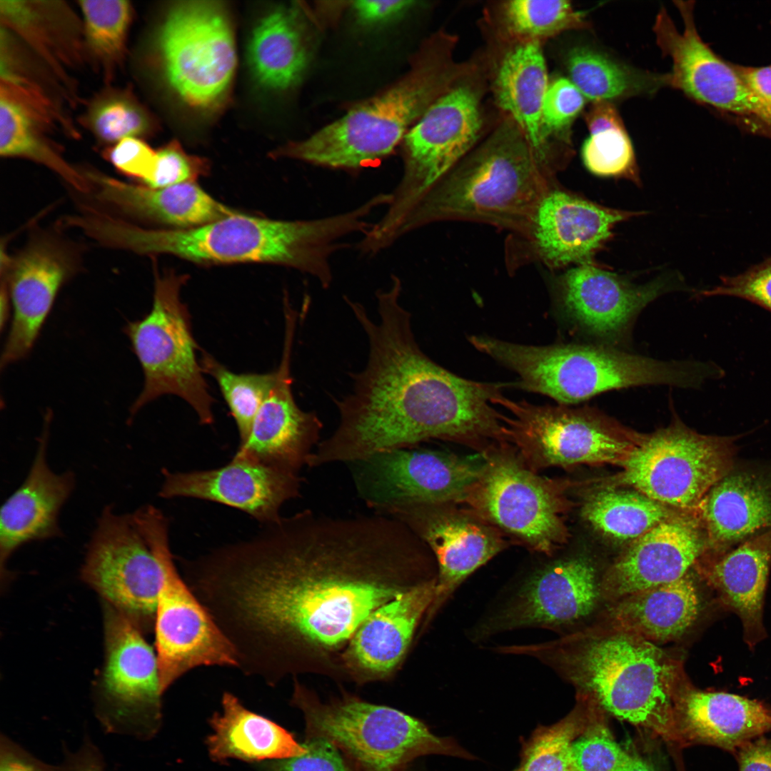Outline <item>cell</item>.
Listing matches in <instances>:
<instances>
[{
    "mask_svg": "<svg viewBox=\"0 0 771 771\" xmlns=\"http://www.w3.org/2000/svg\"><path fill=\"white\" fill-rule=\"evenodd\" d=\"M99 199L139 219L177 228L200 226L238 213L205 192L195 182L153 188L87 171Z\"/></svg>",
    "mask_w": 771,
    "mask_h": 771,
    "instance_id": "4dcf8cb0",
    "label": "cell"
},
{
    "mask_svg": "<svg viewBox=\"0 0 771 771\" xmlns=\"http://www.w3.org/2000/svg\"><path fill=\"white\" fill-rule=\"evenodd\" d=\"M86 61L111 84L124 68L133 19L126 0L78 1Z\"/></svg>",
    "mask_w": 771,
    "mask_h": 771,
    "instance_id": "74e56055",
    "label": "cell"
},
{
    "mask_svg": "<svg viewBox=\"0 0 771 771\" xmlns=\"http://www.w3.org/2000/svg\"><path fill=\"white\" fill-rule=\"evenodd\" d=\"M403 771H405V770H403Z\"/></svg>",
    "mask_w": 771,
    "mask_h": 771,
    "instance_id": "94428289",
    "label": "cell"
},
{
    "mask_svg": "<svg viewBox=\"0 0 771 771\" xmlns=\"http://www.w3.org/2000/svg\"><path fill=\"white\" fill-rule=\"evenodd\" d=\"M159 495L193 498L223 504L262 524L278 520L284 503L298 497L302 478L247 458L234 455L226 465L188 472L162 470Z\"/></svg>",
    "mask_w": 771,
    "mask_h": 771,
    "instance_id": "603a6c76",
    "label": "cell"
},
{
    "mask_svg": "<svg viewBox=\"0 0 771 771\" xmlns=\"http://www.w3.org/2000/svg\"><path fill=\"white\" fill-rule=\"evenodd\" d=\"M565 64L570 80L593 102L650 94L665 85V75L634 69L587 46L568 50Z\"/></svg>",
    "mask_w": 771,
    "mask_h": 771,
    "instance_id": "ab89813d",
    "label": "cell"
},
{
    "mask_svg": "<svg viewBox=\"0 0 771 771\" xmlns=\"http://www.w3.org/2000/svg\"><path fill=\"white\" fill-rule=\"evenodd\" d=\"M284 317L283 346L276 382L234 455L298 474L320 442L323 425L315 412L301 410L294 399L291 363L298 314L288 308Z\"/></svg>",
    "mask_w": 771,
    "mask_h": 771,
    "instance_id": "44dd1931",
    "label": "cell"
},
{
    "mask_svg": "<svg viewBox=\"0 0 771 771\" xmlns=\"http://www.w3.org/2000/svg\"><path fill=\"white\" fill-rule=\"evenodd\" d=\"M631 757L600 726L586 731L571 746L575 771H623Z\"/></svg>",
    "mask_w": 771,
    "mask_h": 771,
    "instance_id": "7dc6e473",
    "label": "cell"
},
{
    "mask_svg": "<svg viewBox=\"0 0 771 771\" xmlns=\"http://www.w3.org/2000/svg\"><path fill=\"white\" fill-rule=\"evenodd\" d=\"M156 546L162 580L154 619V650L164 694L192 670L205 666L237 668L238 664L229 641L175 564L168 523L158 526Z\"/></svg>",
    "mask_w": 771,
    "mask_h": 771,
    "instance_id": "ac0fdd59",
    "label": "cell"
},
{
    "mask_svg": "<svg viewBox=\"0 0 771 771\" xmlns=\"http://www.w3.org/2000/svg\"><path fill=\"white\" fill-rule=\"evenodd\" d=\"M436 580L399 595L371 613L341 654L343 668L360 680L383 677L393 671L433 602Z\"/></svg>",
    "mask_w": 771,
    "mask_h": 771,
    "instance_id": "4316f807",
    "label": "cell"
},
{
    "mask_svg": "<svg viewBox=\"0 0 771 771\" xmlns=\"http://www.w3.org/2000/svg\"><path fill=\"white\" fill-rule=\"evenodd\" d=\"M79 123L107 147L129 137L143 138L154 133L158 124L130 87L107 84L85 105Z\"/></svg>",
    "mask_w": 771,
    "mask_h": 771,
    "instance_id": "b9f144b4",
    "label": "cell"
},
{
    "mask_svg": "<svg viewBox=\"0 0 771 771\" xmlns=\"http://www.w3.org/2000/svg\"><path fill=\"white\" fill-rule=\"evenodd\" d=\"M66 134L63 124L47 111L0 96V154L31 161L55 172L80 192H88L85 175L63 156L54 140Z\"/></svg>",
    "mask_w": 771,
    "mask_h": 771,
    "instance_id": "d590c367",
    "label": "cell"
},
{
    "mask_svg": "<svg viewBox=\"0 0 771 771\" xmlns=\"http://www.w3.org/2000/svg\"><path fill=\"white\" fill-rule=\"evenodd\" d=\"M698 515L672 516L633 541L601 580L602 597L612 602L676 581L707 551Z\"/></svg>",
    "mask_w": 771,
    "mask_h": 771,
    "instance_id": "cb8c5ba5",
    "label": "cell"
},
{
    "mask_svg": "<svg viewBox=\"0 0 771 771\" xmlns=\"http://www.w3.org/2000/svg\"><path fill=\"white\" fill-rule=\"evenodd\" d=\"M697 511L707 537V552H725L771 529V465L735 463Z\"/></svg>",
    "mask_w": 771,
    "mask_h": 771,
    "instance_id": "f1b7e54d",
    "label": "cell"
},
{
    "mask_svg": "<svg viewBox=\"0 0 771 771\" xmlns=\"http://www.w3.org/2000/svg\"><path fill=\"white\" fill-rule=\"evenodd\" d=\"M451 504L412 505L384 515L408 527L435 559V593L426 622L468 576L506 547L496 528L468 509H458Z\"/></svg>",
    "mask_w": 771,
    "mask_h": 771,
    "instance_id": "ffe728a7",
    "label": "cell"
},
{
    "mask_svg": "<svg viewBox=\"0 0 771 771\" xmlns=\"http://www.w3.org/2000/svg\"><path fill=\"white\" fill-rule=\"evenodd\" d=\"M401 281L376 293V323L345 297L369 345L367 364L352 376V392L336 400L339 423L320 440L309 467L346 464L378 452L411 448L430 439L489 446L507 439L505 415L494 407L507 383L461 378L428 357L400 303Z\"/></svg>",
    "mask_w": 771,
    "mask_h": 771,
    "instance_id": "7a4b0ae2",
    "label": "cell"
},
{
    "mask_svg": "<svg viewBox=\"0 0 771 771\" xmlns=\"http://www.w3.org/2000/svg\"><path fill=\"white\" fill-rule=\"evenodd\" d=\"M263 525L203 554L192 586L237 668L271 686L331 669L371 613L430 578L424 545L389 516L306 510Z\"/></svg>",
    "mask_w": 771,
    "mask_h": 771,
    "instance_id": "6da1fadb",
    "label": "cell"
},
{
    "mask_svg": "<svg viewBox=\"0 0 771 771\" xmlns=\"http://www.w3.org/2000/svg\"><path fill=\"white\" fill-rule=\"evenodd\" d=\"M485 453L459 455L411 448L348 463L359 497L376 514L405 507L460 503L479 479Z\"/></svg>",
    "mask_w": 771,
    "mask_h": 771,
    "instance_id": "e0dca14e",
    "label": "cell"
},
{
    "mask_svg": "<svg viewBox=\"0 0 771 771\" xmlns=\"http://www.w3.org/2000/svg\"><path fill=\"white\" fill-rule=\"evenodd\" d=\"M221 705V710L210 720L213 731L206 740L211 760L267 762L307 752L304 744L299 743L291 732L249 710L233 693L224 692Z\"/></svg>",
    "mask_w": 771,
    "mask_h": 771,
    "instance_id": "e575fe53",
    "label": "cell"
},
{
    "mask_svg": "<svg viewBox=\"0 0 771 771\" xmlns=\"http://www.w3.org/2000/svg\"><path fill=\"white\" fill-rule=\"evenodd\" d=\"M623 771H653L645 762L642 760L631 757L629 762L625 767Z\"/></svg>",
    "mask_w": 771,
    "mask_h": 771,
    "instance_id": "91938a15",
    "label": "cell"
},
{
    "mask_svg": "<svg viewBox=\"0 0 771 771\" xmlns=\"http://www.w3.org/2000/svg\"><path fill=\"white\" fill-rule=\"evenodd\" d=\"M60 766L62 771H106L103 754L88 735L76 750L64 748Z\"/></svg>",
    "mask_w": 771,
    "mask_h": 771,
    "instance_id": "11a10c76",
    "label": "cell"
},
{
    "mask_svg": "<svg viewBox=\"0 0 771 771\" xmlns=\"http://www.w3.org/2000/svg\"><path fill=\"white\" fill-rule=\"evenodd\" d=\"M473 345L515 372L517 387L563 405L633 386L696 388L716 373L707 363L657 360L605 344L528 346L479 336Z\"/></svg>",
    "mask_w": 771,
    "mask_h": 771,
    "instance_id": "52a82bcc",
    "label": "cell"
},
{
    "mask_svg": "<svg viewBox=\"0 0 771 771\" xmlns=\"http://www.w3.org/2000/svg\"><path fill=\"white\" fill-rule=\"evenodd\" d=\"M509 445L483 450L485 468L462 502L498 530L550 555L567 537L560 486L537 474Z\"/></svg>",
    "mask_w": 771,
    "mask_h": 771,
    "instance_id": "4fadbf2b",
    "label": "cell"
},
{
    "mask_svg": "<svg viewBox=\"0 0 771 771\" xmlns=\"http://www.w3.org/2000/svg\"><path fill=\"white\" fill-rule=\"evenodd\" d=\"M735 66L750 89L771 111V65L750 66L735 64Z\"/></svg>",
    "mask_w": 771,
    "mask_h": 771,
    "instance_id": "680465c9",
    "label": "cell"
},
{
    "mask_svg": "<svg viewBox=\"0 0 771 771\" xmlns=\"http://www.w3.org/2000/svg\"><path fill=\"white\" fill-rule=\"evenodd\" d=\"M205 158L187 153L177 140H173L156 151L153 171L144 185L161 188L195 182L209 171Z\"/></svg>",
    "mask_w": 771,
    "mask_h": 771,
    "instance_id": "c3c4849f",
    "label": "cell"
},
{
    "mask_svg": "<svg viewBox=\"0 0 771 771\" xmlns=\"http://www.w3.org/2000/svg\"><path fill=\"white\" fill-rule=\"evenodd\" d=\"M416 4L414 1H373L352 2V9L358 19L365 24H378L390 21L407 11Z\"/></svg>",
    "mask_w": 771,
    "mask_h": 771,
    "instance_id": "db71d44e",
    "label": "cell"
},
{
    "mask_svg": "<svg viewBox=\"0 0 771 771\" xmlns=\"http://www.w3.org/2000/svg\"><path fill=\"white\" fill-rule=\"evenodd\" d=\"M300 23L295 9L280 6L257 24L248 46V59L262 85L286 89L302 78L308 53Z\"/></svg>",
    "mask_w": 771,
    "mask_h": 771,
    "instance_id": "8d00e7d4",
    "label": "cell"
},
{
    "mask_svg": "<svg viewBox=\"0 0 771 771\" xmlns=\"http://www.w3.org/2000/svg\"><path fill=\"white\" fill-rule=\"evenodd\" d=\"M48 427L39 438L28 475L2 505L0 513V563L1 578L6 563L21 546L34 540L61 535L58 516L75 483L70 471L56 473L46 460Z\"/></svg>",
    "mask_w": 771,
    "mask_h": 771,
    "instance_id": "f546056e",
    "label": "cell"
},
{
    "mask_svg": "<svg viewBox=\"0 0 771 771\" xmlns=\"http://www.w3.org/2000/svg\"><path fill=\"white\" fill-rule=\"evenodd\" d=\"M700 608L697 587L686 575L612 602L605 617L608 625L656 644L683 636L697 620Z\"/></svg>",
    "mask_w": 771,
    "mask_h": 771,
    "instance_id": "836d02e7",
    "label": "cell"
},
{
    "mask_svg": "<svg viewBox=\"0 0 771 771\" xmlns=\"http://www.w3.org/2000/svg\"><path fill=\"white\" fill-rule=\"evenodd\" d=\"M163 515L152 505L119 515L104 508L88 545L81 579L142 632L153 630L162 580L156 533Z\"/></svg>",
    "mask_w": 771,
    "mask_h": 771,
    "instance_id": "8fae6325",
    "label": "cell"
},
{
    "mask_svg": "<svg viewBox=\"0 0 771 771\" xmlns=\"http://www.w3.org/2000/svg\"><path fill=\"white\" fill-rule=\"evenodd\" d=\"M492 16L493 26L507 44H541L563 31L589 27L585 14L564 0L503 1Z\"/></svg>",
    "mask_w": 771,
    "mask_h": 771,
    "instance_id": "60d3db41",
    "label": "cell"
},
{
    "mask_svg": "<svg viewBox=\"0 0 771 771\" xmlns=\"http://www.w3.org/2000/svg\"><path fill=\"white\" fill-rule=\"evenodd\" d=\"M585 105V96L573 82L559 77L549 82L542 109V123L548 141L559 151L570 156L569 129Z\"/></svg>",
    "mask_w": 771,
    "mask_h": 771,
    "instance_id": "bcb514c9",
    "label": "cell"
},
{
    "mask_svg": "<svg viewBox=\"0 0 771 771\" xmlns=\"http://www.w3.org/2000/svg\"><path fill=\"white\" fill-rule=\"evenodd\" d=\"M700 296H725L750 301L771 312V257L735 276L720 277L716 286Z\"/></svg>",
    "mask_w": 771,
    "mask_h": 771,
    "instance_id": "681fc988",
    "label": "cell"
},
{
    "mask_svg": "<svg viewBox=\"0 0 771 771\" xmlns=\"http://www.w3.org/2000/svg\"><path fill=\"white\" fill-rule=\"evenodd\" d=\"M732 437L700 434L680 422L641 437L618 481L666 506L696 511L734 465Z\"/></svg>",
    "mask_w": 771,
    "mask_h": 771,
    "instance_id": "5bb4252c",
    "label": "cell"
},
{
    "mask_svg": "<svg viewBox=\"0 0 771 771\" xmlns=\"http://www.w3.org/2000/svg\"><path fill=\"white\" fill-rule=\"evenodd\" d=\"M187 279L173 272L156 275L151 311L125 326L144 377L131 413L162 395H174L192 407L201 424L210 425L214 399L197 356L201 348L193 334L191 315L180 298Z\"/></svg>",
    "mask_w": 771,
    "mask_h": 771,
    "instance_id": "30bf717a",
    "label": "cell"
},
{
    "mask_svg": "<svg viewBox=\"0 0 771 771\" xmlns=\"http://www.w3.org/2000/svg\"><path fill=\"white\" fill-rule=\"evenodd\" d=\"M156 60L171 89L188 106L213 111L225 103L237 56L233 26L217 2H182L166 13L153 39Z\"/></svg>",
    "mask_w": 771,
    "mask_h": 771,
    "instance_id": "7c38bea8",
    "label": "cell"
},
{
    "mask_svg": "<svg viewBox=\"0 0 771 771\" xmlns=\"http://www.w3.org/2000/svg\"><path fill=\"white\" fill-rule=\"evenodd\" d=\"M475 65L425 111L405 136L403 171L383 216L366 235L374 248L383 250L422 198L474 146L483 126L484 91Z\"/></svg>",
    "mask_w": 771,
    "mask_h": 771,
    "instance_id": "ba28073f",
    "label": "cell"
},
{
    "mask_svg": "<svg viewBox=\"0 0 771 771\" xmlns=\"http://www.w3.org/2000/svg\"><path fill=\"white\" fill-rule=\"evenodd\" d=\"M505 416L509 443L531 469L620 463L641 437L593 408L535 405L503 394L493 401Z\"/></svg>",
    "mask_w": 771,
    "mask_h": 771,
    "instance_id": "9a60e30c",
    "label": "cell"
},
{
    "mask_svg": "<svg viewBox=\"0 0 771 771\" xmlns=\"http://www.w3.org/2000/svg\"><path fill=\"white\" fill-rule=\"evenodd\" d=\"M104 663L94 692L96 717L109 734L148 740L162 722L155 650L143 632L104 602Z\"/></svg>",
    "mask_w": 771,
    "mask_h": 771,
    "instance_id": "2e32d148",
    "label": "cell"
},
{
    "mask_svg": "<svg viewBox=\"0 0 771 771\" xmlns=\"http://www.w3.org/2000/svg\"><path fill=\"white\" fill-rule=\"evenodd\" d=\"M582 157L586 168L596 176L640 183L634 149L625 128L590 134L583 143Z\"/></svg>",
    "mask_w": 771,
    "mask_h": 771,
    "instance_id": "f6af8a7d",
    "label": "cell"
},
{
    "mask_svg": "<svg viewBox=\"0 0 771 771\" xmlns=\"http://www.w3.org/2000/svg\"><path fill=\"white\" fill-rule=\"evenodd\" d=\"M590 134L610 129L625 128L615 106L608 101H594L585 115Z\"/></svg>",
    "mask_w": 771,
    "mask_h": 771,
    "instance_id": "6f0895ef",
    "label": "cell"
},
{
    "mask_svg": "<svg viewBox=\"0 0 771 771\" xmlns=\"http://www.w3.org/2000/svg\"><path fill=\"white\" fill-rule=\"evenodd\" d=\"M455 43L451 35L435 34L422 45L410 71L393 86L271 155L342 169L360 168L386 157L430 105L473 67L454 60Z\"/></svg>",
    "mask_w": 771,
    "mask_h": 771,
    "instance_id": "8992f818",
    "label": "cell"
},
{
    "mask_svg": "<svg viewBox=\"0 0 771 771\" xmlns=\"http://www.w3.org/2000/svg\"><path fill=\"white\" fill-rule=\"evenodd\" d=\"M1 26L45 66L76 104L74 73L86 61L81 16L63 1H0Z\"/></svg>",
    "mask_w": 771,
    "mask_h": 771,
    "instance_id": "484cf974",
    "label": "cell"
},
{
    "mask_svg": "<svg viewBox=\"0 0 771 771\" xmlns=\"http://www.w3.org/2000/svg\"><path fill=\"white\" fill-rule=\"evenodd\" d=\"M307 752L300 756L267 761L260 771H355L341 752L328 740L306 737Z\"/></svg>",
    "mask_w": 771,
    "mask_h": 771,
    "instance_id": "f907efd6",
    "label": "cell"
},
{
    "mask_svg": "<svg viewBox=\"0 0 771 771\" xmlns=\"http://www.w3.org/2000/svg\"><path fill=\"white\" fill-rule=\"evenodd\" d=\"M508 44L494 71V99L524 133L543 169L555 178L569 159L548 141L543 131L542 109L549 81L541 44Z\"/></svg>",
    "mask_w": 771,
    "mask_h": 771,
    "instance_id": "83f0119b",
    "label": "cell"
},
{
    "mask_svg": "<svg viewBox=\"0 0 771 771\" xmlns=\"http://www.w3.org/2000/svg\"><path fill=\"white\" fill-rule=\"evenodd\" d=\"M682 742H700L735 753L771 731V710L755 700L687 685L677 704Z\"/></svg>",
    "mask_w": 771,
    "mask_h": 771,
    "instance_id": "1f68e13d",
    "label": "cell"
},
{
    "mask_svg": "<svg viewBox=\"0 0 771 771\" xmlns=\"http://www.w3.org/2000/svg\"><path fill=\"white\" fill-rule=\"evenodd\" d=\"M565 718L550 726L539 727L525 743L521 762L513 771H575L571 746L583 725L585 701Z\"/></svg>",
    "mask_w": 771,
    "mask_h": 771,
    "instance_id": "ee69618b",
    "label": "cell"
},
{
    "mask_svg": "<svg viewBox=\"0 0 771 771\" xmlns=\"http://www.w3.org/2000/svg\"><path fill=\"white\" fill-rule=\"evenodd\" d=\"M583 518L598 532L616 541H634L673 516L668 507L633 489L605 488L587 496Z\"/></svg>",
    "mask_w": 771,
    "mask_h": 771,
    "instance_id": "f35d334b",
    "label": "cell"
},
{
    "mask_svg": "<svg viewBox=\"0 0 771 771\" xmlns=\"http://www.w3.org/2000/svg\"><path fill=\"white\" fill-rule=\"evenodd\" d=\"M104 155L121 173L144 183L152 174L156 159V151L136 137L124 138L107 147Z\"/></svg>",
    "mask_w": 771,
    "mask_h": 771,
    "instance_id": "816d5d0a",
    "label": "cell"
},
{
    "mask_svg": "<svg viewBox=\"0 0 771 771\" xmlns=\"http://www.w3.org/2000/svg\"><path fill=\"white\" fill-rule=\"evenodd\" d=\"M200 363L203 373L211 376L218 384L242 443L248 437L255 416L276 382V371L236 373L203 349Z\"/></svg>",
    "mask_w": 771,
    "mask_h": 771,
    "instance_id": "7bdbcfd3",
    "label": "cell"
},
{
    "mask_svg": "<svg viewBox=\"0 0 771 771\" xmlns=\"http://www.w3.org/2000/svg\"><path fill=\"white\" fill-rule=\"evenodd\" d=\"M555 187L524 133L505 115L491 134L442 177L399 228L396 240L443 221L487 223L525 238Z\"/></svg>",
    "mask_w": 771,
    "mask_h": 771,
    "instance_id": "5b68a950",
    "label": "cell"
},
{
    "mask_svg": "<svg viewBox=\"0 0 771 771\" xmlns=\"http://www.w3.org/2000/svg\"><path fill=\"white\" fill-rule=\"evenodd\" d=\"M291 702L303 715L306 737L331 742L355 771H403L425 755L470 757L450 738L435 735L421 720L393 707L354 697L323 702L298 680Z\"/></svg>",
    "mask_w": 771,
    "mask_h": 771,
    "instance_id": "9c48e42d",
    "label": "cell"
},
{
    "mask_svg": "<svg viewBox=\"0 0 771 771\" xmlns=\"http://www.w3.org/2000/svg\"><path fill=\"white\" fill-rule=\"evenodd\" d=\"M493 651L535 659L615 717L682 742L677 704L687 682L681 662L635 633L607 625Z\"/></svg>",
    "mask_w": 771,
    "mask_h": 771,
    "instance_id": "3957f363",
    "label": "cell"
},
{
    "mask_svg": "<svg viewBox=\"0 0 771 771\" xmlns=\"http://www.w3.org/2000/svg\"><path fill=\"white\" fill-rule=\"evenodd\" d=\"M673 275L645 283L586 263L557 279V298L565 316L583 333L613 346L626 339L640 312L659 296L680 288Z\"/></svg>",
    "mask_w": 771,
    "mask_h": 771,
    "instance_id": "d6986e66",
    "label": "cell"
},
{
    "mask_svg": "<svg viewBox=\"0 0 771 771\" xmlns=\"http://www.w3.org/2000/svg\"><path fill=\"white\" fill-rule=\"evenodd\" d=\"M739 771H771V738L757 737L735 752Z\"/></svg>",
    "mask_w": 771,
    "mask_h": 771,
    "instance_id": "9f6ffc18",
    "label": "cell"
},
{
    "mask_svg": "<svg viewBox=\"0 0 771 771\" xmlns=\"http://www.w3.org/2000/svg\"><path fill=\"white\" fill-rule=\"evenodd\" d=\"M74 253L54 237L33 238L6 267L1 268L13 316L1 358L4 368L32 349L57 294L73 274Z\"/></svg>",
    "mask_w": 771,
    "mask_h": 771,
    "instance_id": "7402d4cb",
    "label": "cell"
},
{
    "mask_svg": "<svg viewBox=\"0 0 771 771\" xmlns=\"http://www.w3.org/2000/svg\"><path fill=\"white\" fill-rule=\"evenodd\" d=\"M700 563L707 583L741 618L749 640L761 635L762 613L771 565V529Z\"/></svg>",
    "mask_w": 771,
    "mask_h": 771,
    "instance_id": "d6a6232c",
    "label": "cell"
},
{
    "mask_svg": "<svg viewBox=\"0 0 771 771\" xmlns=\"http://www.w3.org/2000/svg\"><path fill=\"white\" fill-rule=\"evenodd\" d=\"M363 206L331 216L301 221L261 218L238 212L189 228L151 229L122 220L112 224L115 248L141 254H171L199 264L261 263L310 274L327 288L333 281L331 257L349 246L342 241L369 227Z\"/></svg>",
    "mask_w": 771,
    "mask_h": 771,
    "instance_id": "277c9868",
    "label": "cell"
},
{
    "mask_svg": "<svg viewBox=\"0 0 771 771\" xmlns=\"http://www.w3.org/2000/svg\"><path fill=\"white\" fill-rule=\"evenodd\" d=\"M0 771H62L46 763L3 733L0 736Z\"/></svg>",
    "mask_w": 771,
    "mask_h": 771,
    "instance_id": "f5cc1de1",
    "label": "cell"
},
{
    "mask_svg": "<svg viewBox=\"0 0 771 771\" xmlns=\"http://www.w3.org/2000/svg\"><path fill=\"white\" fill-rule=\"evenodd\" d=\"M642 213L606 207L556 186L540 204L525 241L551 268L593 263L616 225Z\"/></svg>",
    "mask_w": 771,
    "mask_h": 771,
    "instance_id": "d4e9b609",
    "label": "cell"
}]
</instances>
